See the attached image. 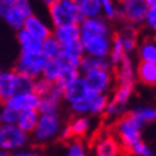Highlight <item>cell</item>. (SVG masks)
<instances>
[{"instance_id":"bcb514c9","label":"cell","mask_w":156,"mask_h":156,"mask_svg":"<svg viewBox=\"0 0 156 156\" xmlns=\"http://www.w3.org/2000/svg\"><path fill=\"white\" fill-rule=\"evenodd\" d=\"M7 155V152H5V151H2V149H0V156H6Z\"/></svg>"},{"instance_id":"9a60e30c","label":"cell","mask_w":156,"mask_h":156,"mask_svg":"<svg viewBox=\"0 0 156 156\" xmlns=\"http://www.w3.org/2000/svg\"><path fill=\"white\" fill-rule=\"evenodd\" d=\"M0 19L3 20L7 26H10L14 30H19L23 27L24 17L23 13L17 9V6L14 3H9V5H3L0 3Z\"/></svg>"},{"instance_id":"ab89813d","label":"cell","mask_w":156,"mask_h":156,"mask_svg":"<svg viewBox=\"0 0 156 156\" xmlns=\"http://www.w3.org/2000/svg\"><path fill=\"white\" fill-rule=\"evenodd\" d=\"M142 24H145V27H146L147 30L156 33V5L147 6L146 14H145V19H143Z\"/></svg>"},{"instance_id":"7a4b0ae2","label":"cell","mask_w":156,"mask_h":156,"mask_svg":"<svg viewBox=\"0 0 156 156\" xmlns=\"http://www.w3.org/2000/svg\"><path fill=\"white\" fill-rule=\"evenodd\" d=\"M142 129L143 125H140L130 113H125L116 119L113 135L119 140L123 151H129L132 145L142 139Z\"/></svg>"},{"instance_id":"30bf717a","label":"cell","mask_w":156,"mask_h":156,"mask_svg":"<svg viewBox=\"0 0 156 156\" xmlns=\"http://www.w3.org/2000/svg\"><path fill=\"white\" fill-rule=\"evenodd\" d=\"M39 102H40V96L33 92V90H24V92H17L13 96H10L5 103L10 108H13L17 112L22 110H27V109H37Z\"/></svg>"},{"instance_id":"1f68e13d","label":"cell","mask_w":156,"mask_h":156,"mask_svg":"<svg viewBox=\"0 0 156 156\" xmlns=\"http://www.w3.org/2000/svg\"><path fill=\"white\" fill-rule=\"evenodd\" d=\"M60 66H59V63H57L56 59H48L46 63H44V67H43V72H42V76L44 79H48L49 82H55L57 80V77L60 75Z\"/></svg>"},{"instance_id":"6da1fadb","label":"cell","mask_w":156,"mask_h":156,"mask_svg":"<svg viewBox=\"0 0 156 156\" xmlns=\"http://www.w3.org/2000/svg\"><path fill=\"white\" fill-rule=\"evenodd\" d=\"M80 42L85 55L108 57L112 46V27L103 16L83 17L79 22Z\"/></svg>"},{"instance_id":"484cf974","label":"cell","mask_w":156,"mask_h":156,"mask_svg":"<svg viewBox=\"0 0 156 156\" xmlns=\"http://www.w3.org/2000/svg\"><path fill=\"white\" fill-rule=\"evenodd\" d=\"M79 12L82 17H96L102 16V3L100 0H77Z\"/></svg>"},{"instance_id":"8992f818","label":"cell","mask_w":156,"mask_h":156,"mask_svg":"<svg viewBox=\"0 0 156 156\" xmlns=\"http://www.w3.org/2000/svg\"><path fill=\"white\" fill-rule=\"evenodd\" d=\"M29 142V135L23 132L16 123H0V149L14 152L24 147Z\"/></svg>"},{"instance_id":"f6af8a7d","label":"cell","mask_w":156,"mask_h":156,"mask_svg":"<svg viewBox=\"0 0 156 156\" xmlns=\"http://www.w3.org/2000/svg\"><path fill=\"white\" fill-rule=\"evenodd\" d=\"M147 3V6H155L156 5V0H145Z\"/></svg>"},{"instance_id":"4316f807","label":"cell","mask_w":156,"mask_h":156,"mask_svg":"<svg viewBox=\"0 0 156 156\" xmlns=\"http://www.w3.org/2000/svg\"><path fill=\"white\" fill-rule=\"evenodd\" d=\"M62 52L60 43L57 42V39L50 34L46 39L42 40V53L46 59H56L59 56V53Z\"/></svg>"},{"instance_id":"d4e9b609","label":"cell","mask_w":156,"mask_h":156,"mask_svg":"<svg viewBox=\"0 0 156 156\" xmlns=\"http://www.w3.org/2000/svg\"><path fill=\"white\" fill-rule=\"evenodd\" d=\"M130 115L136 119L140 125H151L156 122V108L155 106H149V105H140L136 106L130 110Z\"/></svg>"},{"instance_id":"ffe728a7","label":"cell","mask_w":156,"mask_h":156,"mask_svg":"<svg viewBox=\"0 0 156 156\" xmlns=\"http://www.w3.org/2000/svg\"><path fill=\"white\" fill-rule=\"evenodd\" d=\"M17 32V42L20 46V52L26 53H39L42 52V40L30 34L24 27L16 30Z\"/></svg>"},{"instance_id":"3957f363","label":"cell","mask_w":156,"mask_h":156,"mask_svg":"<svg viewBox=\"0 0 156 156\" xmlns=\"http://www.w3.org/2000/svg\"><path fill=\"white\" fill-rule=\"evenodd\" d=\"M48 14L52 27L79 23L83 19L79 12L77 0H57L48 6Z\"/></svg>"},{"instance_id":"ac0fdd59","label":"cell","mask_w":156,"mask_h":156,"mask_svg":"<svg viewBox=\"0 0 156 156\" xmlns=\"http://www.w3.org/2000/svg\"><path fill=\"white\" fill-rule=\"evenodd\" d=\"M96 69H113V65H112V62L109 60V57L83 55L80 59V65H79L80 75L87 73L90 70H96Z\"/></svg>"},{"instance_id":"8fae6325","label":"cell","mask_w":156,"mask_h":156,"mask_svg":"<svg viewBox=\"0 0 156 156\" xmlns=\"http://www.w3.org/2000/svg\"><path fill=\"white\" fill-rule=\"evenodd\" d=\"M113 69L115 82L118 85H135V82H136V65L133 63L130 55H126L118 65H115Z\"/></svg>"},{"instance_id":"603a6c76","label":"cell","mask_w":156,"mask_h":156,"mask_svg":"<svg viewBox=\"0 0 156 156\" xmlns=\"http://www.w3.org/2000/svg\"><path fill=\"white\" fill-rule=\"evenodd\" d=\"M39 110L37 109H27V110H22L19 112L16 125L19 126L23 132H26L27 135L33 132V129L36 128V123L39 119Z\"/></svg>"},{"instance_id":"f546056e","label":"cell","mask_w":156,"mask_h":156,"mask_svg":"<svg viewBox=\"0 0 156 156\" xmlns=\"http://www.w3.org/2000/svg\"><path fill=\"white\" fill-rule=\"evenodd\" d=\"M133 87H135V85H118L113 90L112 99L116 100L120 105L128 106L133 96Z\"/></svg>"},{"instance_id":"f35d334b","label":"cell","mask_w":156,"mask_h":156,"mask_svg":"<svg viewBox=\"0 0 156 156\" xmlns=\"http://www.w3.org/2000/svg\"><path fill=\"white\" fill-rule=\"evenodd\" d=\"M128 152H130V153L135 155V156H152L153 155L151 146H149L146 142H143L142 139H140V140H137L135 145H132Z\"/></svg>"},{"instance_id":"52a82bcc","label":"cell","mask_w":156,"mask_h":156,"mask_svg":"<svg viewBox=\"0 0 156 156\" xmlns=\"http://www.w3.org/2000/svg\"><path fill=\"white\" fill-rule=\"evenodd\" d=\"M46 57L43 56L42 52L39 53H26V52H20L16 65H14V70L26 75L32 79H36L39 76H42L43 67L46 63Z\"/></svg>"},{"instance_id":"e0dca14e","label":"cell","mask_w":156,"mask_h":156,"mask_svg":"<svg viewBox=\"0 0 156 156\" xmlns=\"http://www.w3.org/2000/svg\"><path fill=\"white\" fill-rule=\"evenodd\" d=\"M90 90L86 85L85 79H83V76H79V77H76L73 82H70L67 86L63 87V100L67 102V105L72 103V102H75V100L80 99L82 96L87 95Z\"/></svg>"},{"instance_id":"b9f144b4","label":"cell","mask_w":156,"mask_h":156,"mask_svg":"<svg viewBox=\"0 0 156 156\" xmlns=\"http://www.w3.org/2000/svg\"><path fill=\"white\" fill-rule=\"evenodd\" d=\"M14 155L17 156H34L36 155V152L33 149H24V147H20L17 151H14Z\"/></svg>"},{"instance_id":"e575fe53","label":"cell","mask_w":156,"mask_h":156,"mask_svg":"<svg viewBox=\"0 0 156 156\" xmlns=\"http://www.w3.org/2000/svg\"><path fill=\"white\" fill-rule=\"evenodd\" d=\"M126 110H128V106L118 103L116 100H113L112 98H109L108 106H106V110H105V116H108V118H110V119H118V118H120L122 115L126 113Z\"/></svg>"},{"instance_id":"836d02e7","label":"cell","mask_w":156,"mask_h":156,"mask_svg":"<svg viewBox=\"0 0 156 156\" xmlns=\"http://www.w3.org/2000/svg\"><path fill=\"white\" fill-rule=\"evenodd\" d=\"M125 56H126V53L123 50L119 39L116 37V36H113V37H112V46H110V50H109V55H108L109 60L112 62V65L115 66V65H118Z\"/></svg>"},{"instance_id":"9c48e42d","label":"cell","mask_w":156,"mask_h":156,"mask_svg":"<svg viewBox=\"0 0 156 156\" xmlns=\"http://www.w3.org/2000/svg\"><path fill=\"white\" fill-rule=\"evenodd\" d=\"M86 85L90 92L95 93H108L109 90L113 87L115 83V75L113 69H96L90 70L87 73H83Z\"/></svg>"},{"instance_id":"7dc6e473","label":"cell","mask_w":156,"mask_h":156,"mask_svg":"<svg viewBox=\"0 0 156 156\" xmlns=\"http://www.w3.org/2000/svg\"><path fill=\"white\" fill-rule=\"evenodd\" d=\"M2 73H3V70H0V76H2Z\"/></svg>"},{"instance_id":"4dcf8cb0","label":"cell","mask_w":156,"mask_h":156,"mask_svg":"<svg viewBox=\"0 0 156 156\" xmlns=\"http://www.w3.org/2000/svg\"><path fill=\"white\" fill-rule=\"evenodd\" d=\"M102 3V16L109 22L119 19V3L116 0H100Z\"/></svg>"},{"instance_id":"60d3db41","label":"cell","mask_w":156,"mask_h":156,"mask_svg":"<svg viewBox=\"0 0 156 156\" xmlns=\"http://www.w3.org/2000/svg\"><path fill=\"white\" fill-rule=\"evenodd\" d=\"M0 115H2V122L3 123H16L19 112L14 110L13 108L7 106V105H3L0 108Z\"/></svg>"},{"instance_id":"7402d4cb","label":"cell","mask_w":156,"mask_h":156,"mask_svg":"<svg viewBox=\"0 0 156 156\" xmlns=\"http://www.w3.org/2000/svg\"><path fill=\"white\" fill-rule=\"evenodd\" d=\"M67 126L73 137H85L92 129L90 115H75Z\"/></svg>"},{"instance_id":"7bdbcfd3","label":"cell","mask_w":156,"mask_h":156,"mask_svg":"<svg viewBox=\"0 0 156 156\" xmlns=\"http://www.w3.org/2000/svg\"><path fill=\"white\" fill-rule=\"evenodd\" d=\"M39 2H40V3H43V5L46 6V7H48L49 5H52V3H55V2H57V0H39Z\"/></svg>"},{"instance_id":"c3c4849f","label":"cell","mask_w":156,"mask_h":156,"mask_svg":"<svg viewBox=\"0 0 156 156\" xmlns=\"http://www.w3.org/2000/svg\"><path fill=\"white\" fill-rule=\"evenodd\" d=\"M116 2H118V3H119V2H122V0H116Z\"/></svg>"},{"instance_id":"44dd1931","label":"cell","mask_w":156,"mask_h":156,"mask_svg":"<svg viewBox=\"0 0 156 156\" xmlns=\"http://www.w3.org/2000/svg\"><path fill=\"white\" fill-rule=\"evenodd\" d=\"M136 79L146 86H156V63L140 60L136 65Z\"/></svg>"},{"instance_id":"5bb4252c","label":"cell","mask_w":156,"mask_h":156,"mask_svg":"<svg viewBox=\"0 0 156 156\" xmlns=\"http://www.w3.org/2000/svg\"><path fill=\"white\" fill-rule=\"evenodd\" d=\"M23 27L27 30L30 34H33L34 37H37L39 40H43L46 39L48 36H50L53 32L52 24L48 23L46 20H43L40 16L32 13L30 16H27L24 19Z\"/></svg>"},{"instance_id":"83f0119b","label":"cell","mask_w":156,"mask_h":156,"mask_svg":"<svg viewBox=\"0 0 156 156\" xmlns=\"http://www.w3.org/2000/svg\"><path fill=\"white\" fill-rule=\"evenodd\" d=\"M93 96H95V92H89L87 95L82 96L80 99H77V100H75V102L69 103V108H70L72 113L73 115H89L90 105H92Z\"/></svg>"},{"instance_id":"8d00e7d4","label":"cell","mask_w":156,"mask_h":156,"mask_svg":"<svg viewBox=\"0 0 156 156\" xmlns=\"http://www.w3.org/2000/svg\"><path fill=\"white\" fill-rule=\"evenodd\" d=\"M66 153L67 156H85L87 153V147L80 140V137H73L67 145Z\"/></svg>"},{"instance_id":"5b68a950","label":"cell","mask_w":156,"mask_h":156,"mask_svg":"<svg viewBox=\"0 0 156 156\" xmlns=\"http://www.w3.org/2000/svg\"><path fill=\"white\" fill-rule=\"evenodd\" d=\"M33 89V79L16 70L3 72L0 76V103H5L17 92Z\"/></svg>"},{"instance_id":"d590c367","label":"cell","mask_w":156,"mask_h":156,"mask_svg":"<svg viewBox=\"0 0 156 156\" xmlns=\"http://www.w3.org/2000/svg\"><path fill=\"white\" fill-rule=\"evenodd\" d=\"M79 76H80V70L79 69H62L60 75H59V77H57V80L55 83L63 89L65 86H67L70 82H73Z\"/></svg>"},{"instance_id":"4fadbf2b","label":"cell","mask_w":156,"mask_h":156,"mask_svg":"<svg viewBox=\"0 0 156 156\" xmlns=\"http://www.w3.org/2000/svg\"><path fill=\"white\" fill-rule=\"evenodd\" d=\"M95 153L98 156H118L123 151L113 133H103L95 142Z\"/></svg>"},{"instance_id":"7c38bea8","label":"cell","mask_w":156,"mask_h":156,"mask_svg":"<svg viewBox=\"0 0 156 156\" xmlns=\"http://www.w3.org/2000/svg\"><path fill=\"white\" fill-rule=\"evenodd\" d=\"M63 100V89L59 85L53 83L48 95L40 98L37 110L39 113H56L60 109V103Z\"/></svg>"},{"instance_id":"2e32d148","label":"cell","mask_w":156,"mask_h":156,"mask_svg":"<svg viewBox=\"0 0 156 156\" xmlns=\"http://www.w3.org/2000/svg\"><path fill=\"white\" fill-rule=\"evenodd\" d=\"M52 34L57 39V42L60 43V46H66L70 43L80 40V29L79 23H70L59 27H53Z\"/></svg>"},{"instance_id":"d6986e66","label":"cell","mask_w":156,"mask_h":156,"mask_svg":"<svg viewBox=\"0 0 156 156\" xmlns=\"http://www.w3.org/2000/svg\"><path fill=\"white\" fill-rule=\"evenodd\" d=\"M116 37L119 39V42H120V44H122V48L126 55H132L133 52H136L139 40H137V33H136L135 26L128 24L126 27H123L122 30L116 34Z\"/></svg>"},{"instance_id":"cb8c5ba5","label":"cell","mask_w":156,"mask_h":156,"mask_svg":"<svg viewBox=\"0 0 156 156\" xmlns=\"http://www.w3.org/2000/svg\"><path fill=\"white\" fill-rule=\"evenodd\" d=\"M136 52L139 60L156 63V39L155 37L143 39L142 42L137 44Z\"/></svg>"},{"instance_id":"ee69618b","label":"cell","mask_w":156,"mask_h":156,"mask_svg":"<svg viewBox=\"0 0 156 156\" xmlns=\"http://www.w3.org/2000/svg\"><path fill=\"white\" fill-rule=\"evenodd\" d=\"M16 0H0V3H3V5H9V3H14Z\"/></svg>"},{"instance_id":"f1b7e54d","label":"cell","mask_w":156,"mask_h":156,"mask_svg":"<svg viewBox=\"0 0 156 156\" xmlns=\"http://www.w3.org/2000/svg\"><path fill=\"white\" fill-rule=\"evenodd\" d=\"M109 102V95L108 93H95L92 105H90L89 115L90 116H103L106 106Z\"/></svg>"},{"instance_id":"277c9868","label":"cell","mask_w":156,"mask_h":156,"mask_svg":"<svg viewBox=\"0 0 156 156\" xmlns=\"http://www.w3.org/2000/svg\"><path fill=\"white\" fill-rule=\"evenodd\" d=\"M62 130V120L59 113H40L36 128L30 135H33L34 142L44 145L57 139Z\"/></svg>"},{"instance_id":"d6a6232c","label":"cell","mask_w":156,"mask_h":156,"mask_svg":"<svg viewBox=\"0 0 156 156\" xmlns=\"http://www.w3.org/2000/svg\"><path fill=\"white\" fill-rule=\"evenodd\" d=\"M80 59L82 57H77V56H75V55L63 52V50H62V52L59 53V56L56 57L60 69H79Z\"/></svg>"},{"instance_id":"ba28073f","label":"cell","mask_w":156,"mask_h":156,"mask_svg":"<svg viewBox=\"0 0 156 156\" xmlns=\"http://www.w3.org/2000/svg\"><path fill=\"white\" fill-rule=\"evenodd\" d=\"M147 10L145 0H122L119 2V19L130 26H140Z\"/></svg>"},{"instance_id":"74e56055","label":"cell","mask_w":156,"mask_h":156,"mask_svg":"<svg viewBox=\"0 0 156 156\" xmlns=\"http://www.w3.org/2000/svg\"><path fill=\"white\" fill-rule=\"evenodd\" d=\"M52 82H49L48 79H44L43 76H39V77H36V79H33V92H36L40 98L44 95H48L49 90H50V87H52Z\"/></svg>"}]
</instances>
